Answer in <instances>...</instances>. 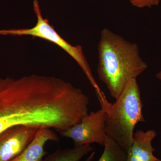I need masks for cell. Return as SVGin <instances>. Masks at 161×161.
<instances>
[{"instance_id":"6da1fadb","label":"cell","mask_w":161,"mask_h":161,"mask_svg":"<svg viewBox=\"0 0 161 161\" xmlns=\"http://www.w3.org/2000/svg\"><path fill=\"white\" fill-rule=\"evenodd\" d=\"M99 79L115 100L131 79L136 78L148 67L141 58L138 45L125 40L108 28L101 32L98 45Z\"/></svg>"},{"instance_id":"7a4b0ae2","label":"cell","mask_w":161,"mask_h":161,"mask_svg":"<svg viewBox=\"0 0 161 161\" xmlns=\"http://www.w3.org/2000/svg\"><path fill=\"white\" fill-rule=\"evenodd\" d=\"M136 78L130 79L114 103L105 95L98 98L106 110V131L126 153L132 145L136 126L145 122L140 89Z\"/></svg>"},{"instance_id":"3957f363","label":"cell","mask_w":161,"mask_h":161,"mask_svg":"<svg viewBox=\"0 0 161 161\" xmlns=\"http://www.w3.org/2000/svg\"><path fill=\"white\" fill-rule=\"evenodd\" d=\"M33 9L37 19L36 24L34 27L26 29L0 30V34L32 36L42 38L58 45L77 62L95 88V92H100L101 90L93 76L82 47L79 45L73 46L57 32L54 28L50 24L48 20L43 18L40 4L37 0L33 1Z\"/></svg>"},{"instance_id":"277c9868","label":"cell","mask_w":161,"mask_h":161,"mask_svg":"<svg viewBox=\"0 0 161 161\" xmlns=\"http://www.w3.org/2000/svg\"><path fill=\"white\" fill-rule=\"evenodd\" d=\"M107 114L105 108L91 112L84 116L78 123L59 132L62 137L73 140L75 147L97 143L104 146L107 137L106 131Z\"/></svg>"},{"instance_id":"5b68a950","label":"cell","mask_w":161,"mask_h":161,"mask_svg":"<svg viewBox=\"0 0 161 161\" xmlns=\"http://www.w3.org/2000/svg\"><path fill=\"white\" fill-rule=\"evenodd\" d=\"M39 128L16 126L0 133V161H11L18 156L34 139Z\"/></svg>"},{"instance_id":"8992f818","label":"cell","mask_w":161,"mask_h":161,"mask_svg":"<svg viewBox=\"0 0 161 161\" xmlns=\"http://www.w3.org/2000/svg\"><path fill=\"white\" fill-rule=\"evenodd\" d=\"M157 135L155 130H136L132 145L126 153V161H161L153 155L152 142Z\"/></svg>"},{"instance_id":"52a82bcc","label":"cell","mask_w":161,"mask_h":161,"mask_svg":"<svg viewBox=\"0 0 161 161\" xmlns=\"http://www.w3.org/2000/svg\"><path fill=\"white\" fill-rule=\"evenodd\" d=\"M58 136L49 128H40L33 140L23 152L11 161H43L47 154L44 146L48 141L59 142Z\"/></svg>"},{"instance_id":"ba28073f","label":"cell","mask_w":161,"mask_h":161,"mask_svg":"<svg viewBox=\"0 0 161 161\" xmlns=\"http://www.w3.org/2000/svg\"><path fill=\"white\" fill-rule=\"evenodd\" d=\"M94 150L91 145L75 147L72 149L58 150L47 155L43 161H80L85 156Z\"/></svg>"},{"instance_id":"9c48e42d","label":"cell","mask_w":161,"mask_h":161,"mask_svg":"<svg viewBox=\"0 0 161 161\" xmlns=\"http://www.w3.org/2000/svg\"><path fill=\"white\" fill-rule=\"evenodd\" d=\"M104 147L103 152L97 161H126V153L113 139L108 136Z\"/></svg>"},{"instance_id":"30bf717a","label":"cell","mask_w":161,"mask_h":161,"mask_svg":"<svg viewBox=\"0 0 161 161\" xmlns=\"http://www.w3.org/2000/svg\"><path fill=\"white\" fill-rule=\"evenodd\" d=\"M132 5L139 8L149 7L158 6L160 0H129Z\"/></svg>"},{"instance_id":"8fae6325","label":"cell","mask_w":161,"mask_h":161,"mask_svg":"<svg viewBox=\"0 0 161 161\" xmlns=\"http://www.w3.org/2000/svg\"><path fill=\"white\" fill-rule=\"evenodd\" d=\"M95 155V151H92V153H91V154H90L89 156L84 161H92L93 159H94Z\"/></svg>"},{"instance_id":"7c38bea8","label":"cell","mask_w":161,"mask_h":161,"mask_svg":"<svg viewBox=\"0 0 161 161\" xmlns=\"http://www.w3.org/2000/svg\"><path fill=\"white\" fill-rule=\"evenodd\" d=\"M156 77L158 79L161 81V71H159L157 74L156 75Z\"/></svg>"}]
</instances>
